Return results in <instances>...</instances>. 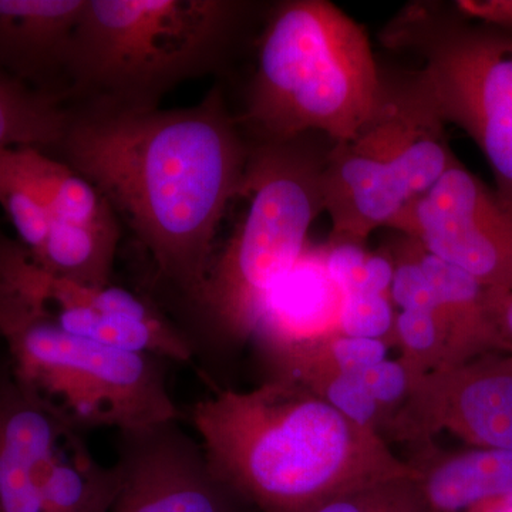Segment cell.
<instances>
[{
  "label": "cell",
  "mask_w": 512,
  "mask_h": 512,
  "mask_svg": "<svg viewBox=\"0 0 512 512\" xmlns=\"http://www.w3.org/2000/svg\"><path fill=\"white\" fill-rule=\"evenodd\" d=\"M444 124L417 90L412 73L397 82L383 74L372 119L349 140L332 143L320 174L329 241L366 242L392 228L456 163Z\"/></svg>",
  "instance_id": "obj_6"
},
{
  "label": "cell",
  "mask_w": 512,
  "mask_h": 512,
  "mask_svg": "<svg viewBox=\"0 0 512 512\" xmlns=\"http://www.w3.org/2000/svg\"><path fill=\"white\" fill-rule=\"evenodd\" d=\"M414 467L431 512H466L483 501L512 494V451L476 448Z\"/></svg>",
  "instance_id": "obj_16"
},
{
  "label": "cell",
  "mask_w": 512,
  "mask_h": 512,
  "mask_svg": "<svg viewBox=\"0 0 512 512\" xmlns=\"http://www.w3.org/2000/svg\"><path fill=\"white\" fill-rule=\"evenodd\" d=\"M46 312L64 332L107 348L187 362L192 346L153 303L120 286L90 288L47 275Z\"/></svg>",
  "instance_id": "obj_12"
},
{
  "label": "cell",
  "mask_w": 512,
  "mask_h": 512,
  "mask_svg": "<svg viewBox=\"0 0 512 512\" xmlns=\"http://www.w3.org/2000/svg\"><path fill=\"white\" fill-rule=\"evenodd\" d=\"M384 430L420 444L448 431L476 448L512 451L511 353H488L421 376Z\"/></svg>",
  "instance_id": "obj_10"
},
{
  "label": "cell",
  "mask_w": 512,
  "mask_h": 512,
  "mask_svg": "<svg viewBox=\"0 0 512 512\" xmlns=\"http://www.w3.org/2000/svg\"><path fill=\"white\" fill-rule=\"evenodd\" d=\"M309 512H431L419 477L397 478L339 495Z\"/></svg>",
  "instance_id": "obj_23"
},
{
  "label": "cell",
  "mask_w": 512,
  "mask_h": 512,
  "mask_svg": "<svg viewBox=\"0 0 512 512\" xmlns=\"http://www.w3.org/2000/svg\"><path fill=\"white\" fill-rule=\"evenodd\" d=\"M72 421L0 362V512H42L39 487Z\"/></svg>",
  "instance_id": "obj_13"
},
{
  "label": "cell",
  "mask_w": 512,
  "mask_h": 512,
  "mask_svg": "<svg viewBox=\"0 0 512 512\" xmlns=\"http://www.w3.org/2000/svg\"><path fill=\"white\" fill-rule=\"evenodd\" d=\"M87 0H0V73L66 104L70 42Z\"/></svg>",
  "instance_id": "obj_15"
},
{
  "label": "cell",
  "mask_w": 512,
  "mask_h": 512,
  "mask_svg": "<svg viewBox=\"0 0 512 512\" xmlns=\"http://www.w3.org/2000/svg\"><path fill=\"white\" fill-rule=\"evenodd\" d=\"M394 343L402 349L400 360L414 382L446 363L447 335L437 312L404 309L397 313Z\"/></svg>",
  "instance_id": "obj_22"
},
{
  "label": "cell",
  "mask_w": 512,
  "mask_h": 512,
  "mask_svg": "<svg viewBox=\"0 0 512 512\" xmlns=\"http://www.w3.org/2000/svg\"><path fill=\"white\" fill-rule=\"evenodd\" d=\"M392 229L457 266L485 291H512V208L460 161Z\"/></svg>",
  "instance_id": "obj_9"
},
{
  "label": "cell",
  "mask_w": 512,
  "mask_h": 512,
  "mask_svg": "<svg viewBox=\"0 0 512 512\" xmlns=\"http://www.w3.org/2000/svg\"><path fill=\"white\" fill-rule=\"evenodd\" d=\"M119 490V467L97 463L77 431L43 474L40 505L42 512H110Z\"/></svg>",
  "instance_id": "obj_17"
},
{
  "label": "cell",
  "mask_w": 512,
  "mask_h": 512,
  "mask_svg": "<svg viewBox=\"0 0 512 512\" xmlns=\"http://www.w3.org/2000/svg\"><path fill=\"white\" fill-rule=\"evenodd\" d=\"M57 160L100 191L158 275L197 303L251 141L221 89L185 109L67 106Z\"/></svg>",
  "instance_id": "obj_1"
},
{
  "label": "cell",
  "mask_w": 512,
  "mask_h": 512,
  "mask_svg": "<svg viewBox=\"0 0 512 512\" xmlns=\"http://www.w3.org/2000/svg\"><path fill=\"white\" fill-rule=\"evenodd\" d=\"M0 207L36 264L49 234L50 215L25 163L22 148L0 150Z\"/></svg>",
  "instance_id": "obj_20"
},
{
  "label": "cell",
  "mask_w": 512,
  "mask_h": 512,
  "mask_svg": "<svg viewBox=\"0 0 512 512\" xmlns=\"http://www.w3.org/2000/svg\"><path fill=\"white\" fill-rule=\"evenodd\" d=\"M466 512H512V494L483 501Z\"/></svg>",
  "instance_id": "obj_28"
},
{
  "label": "cell",
  "mask_w": 512,
  "mask_h": 512,
  "mask_svg": "<svg viewBox=\"0 0 512 512\" xmlns=\"http://www.w3.org/2000/svg\"><path fill=\"white\" fill-rule=\"evenodd\" d=\"M382 96L362 26L325 0H291L266 20L238 120L252 143L306 134L339 143L372 119Z\"/></svg>",
  "instance_id": "obj_3"
},
{
  "label": "cell",
  "mask_w": 512,
  "mask_h": 512,
  "mask_svg": "<svg viewBox=\"0 0 512 512\" xmlns=\"http://www.w3.org/2000/svg\"><path fill=\"white\" fill-rule=\"evenodd\" d=\"M302 384L322 397L326 403L352 423L363 429L375 431L383 437L386 414L366 389L360 375L335 373V375L318 376Z\"/></svg>",
  "instance_id": "obj_24"
},
{
  "label": "cell",
  "mask_w": 512,
  "mask_h": 512,
  "mask_svg": "<svg viewBox=\"0 0 512 512\" xmlns=\"http://www.w3.org/2000/svg\"><path fill=\"white\" fill-rule=\"evenodd\" d=\"M390 49L419 56L414 84L441 123L466 131L512 208V33L439 3L406 6L383 30Z\"/></svg>",
  "instance_id": "obj_7"
},
{
  "label": "cell",
  "mask_w": 512,
  "mask_h": 512,
  "mask_svg": "<svg viewBox=\"0 0 512 512\" xmlns=\"http://www.w3.org/2000/svg\"><path fill=\"white\" fill-rule=\"evenodd\" d=\"M320 134L251 143L238 197L247 211L212 258L197 305L214 328L251 339L271 293L308 248L309 229L323 208L320 174L328 148Z\"/></svg>",
  "instance_id": "obj_5"
},
{
  "label": "cell",
  "mask_w": 512,
  "mask_h": 512,
  "mask_svg": "<svg viewBox=\"0 0 512 512\" xmlns=\"http://www.w3.org/2000/svg\"><path fill=\"white\" fill-rule=\"evenodd\" d=\"M191 421L215 474L261 512H309L359 488L419 477L379 433L284 377L220 390L195 404Z\"/></svg>",
  "instance_id": "obj_2"
},
{
  "label": "cell",
  "mask_w": 512,
  "mask_h": 512,
  "mask_svg": "<svg viewBox=\"0 0 512 512\" xmlns=\"http://www.w3.org/2000/svg\"><path fill=\"white\" fill-rule=\"evenodd\" d=\"M46 285L28 249L0 231V338L46 313Z\"/></svg>",
  "instance_id": "obj_19"
},
{
  "label": "cell",
  "mask_w": 512,
  "mask_h": 512,
  "mask_svg": "<svg viewBox=\"0 0 512 512\" xmlns=\"http://www.w3.org/2000/svg\"><path fill=\"white\" fill-rule=\"evenodd\" d=\"M67 120L62 100L0 73V150L36 148L53 156Z\"/></svg>",
  "instance_id": "obj_18"
},
{
  "label": "cell",
  "mask_w": 512,
  "mask_h": 512,
  "mask_svg": "<svg viewBox=\"0 0 512 512\" xmlns=\"http://www.w3.org/2000/svg\"><path fill=\"white\" fill-rule=\"evenodd\" d=\"M120 490L110 512H237L241 500L177 423L123 433Z\"/></svg>",
  "instance_id": "obj_11"
},
{
  "label": "cell",
  "mask_w": 512,
  "mask_h": 512,
  "mask_svg": "<svg viewBox=\"0 0 512 512\" xmlns=\"http://www.w3.org/2000/svg\"><path fill=\"white\" fill-rule=\"evenodd\" d=\"M5 343L15 375L59 407L77 430L136 433L180 419L157 357L70 335L47 313Z\"/></svg>",
  "instance_id": "obj_8"
},
{
  "label": "cell",
  "mask_w": 512,
  "mask_h": 512,
  "mask_svg": "<svg viewBox=\"0 0 512 512\" xmlns=\"http://www.w3.org/2000/svg\"><path fill=\"white\" fill-rule=\"evenodd\" d=\"M323 252L326 269L342 295H390L394 261L389 255L372 254L365 248V242L355 241H328L323 245Z\"/></svg>",
  "instance_id": "obj_21"
},
{
  "label": "cell",
  "mask_w": 512,
  "mask_h": 512,
  "mask_svg": "<svg viewBox=\"0 0 512 512\" xmlns=\"http://www.w3.org/2000/svg\"><path fill=\"white\" fill-rule=\"evenodd\" d=\"M454 6L468 19L512 33V0H460Z\"/></svg>",
  "instance_id": "obj_27"
},
{
  "label": "cell",
  "mask_w": 512,
  "mask_h": 512,
  "mask_svg": "<svg viewBox=\"0 0 512 512\" xmlns=\"http://www.w3.org/2000/svg\"><path fill=\"white\" fill-rule=\"evenodd\" d=\"M359 375L373 399L382 407L386 414L387 424L393 413L406 402L407 396L412 390L414 383L412 373L409 372L402 360L386 359L369 367Z\"/></svg>",
  "instance_id": "obj_26"
},
{
  "label": "cell",
  "mask_w": 512,
  "mask_h": 512,
  "mask_svg": "<svg viewBox=\"0 0 512 512\" xmlns=\"http://www.w3.org/2000/svg\"><path fill=\"white\" fill-rule=\"evenodd\" d=\"M343 295L330 278L323 247H308L266 301L251 339L285 375L298 360L339 333Z\"/></svg>",
  "instance_id": "obj_14"
},
{
  "label": "cell",
  "mask_w": 512,
  "mask_h": 512,
  "mask_svg": "<svg viewBox=\"0 0 512 512\" xmlns=\"http://www.w3.org/2000/svg\"><path fill=\"white\" fill-rule=\"evenodd\" d=\"M237 0H87L70 42L66 101L154 109L227 62L251 15Z\"/></svg>",
  "instance_id": "obj_4"
},
{
  "label": "cell",
  "mask_w": 512,
  "mask_h": 512,
  "mask_svg": "<svg viewBox=\"0 0 512 512\" xmlns=\"http://www.w3.org/2000/svg\"><path fill=\"white\" fill-rule=\"evenodd\" d=\"M397 313L392 296L380 293L343 295L339 333L349 338L382 340L394 343Z\"/></svg>",
  "instance_id": "obj_25"
}]
</instances>
